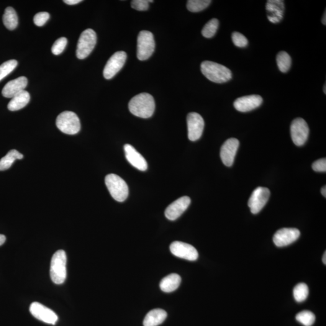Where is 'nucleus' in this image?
Here are the masks:
<instances>
[{
  "instance_id": "nucleus-29",
  "label": "nucleus",
  "mask_w": 326,
  "mask_h": 326,
  "mask_svg": "<svg viewBox=\"0 0 326 326\" xmlns=\"http://www.w3.org/2000/svg\"><path fill=\"white\" fill-rule=\"evenodd\" d=\"M218 27H219V21L218 20L214 19L210 20L202 29V35L207 38L214 37L217 33Z\"/></svg>"
},
{
  "instance_id": "nucleus-24",
  "label": "nucleus",
  "mask_w": 326,
  "mask_h": 326,
  "mask_svg": "<svg viewBox=\"0 0 326 326\" xmlns=\"http://www.w3.org/2000/svg\"><path fill=\"white\" fill-rule=\"evenodd\" d=\"M2 22L7 29L13 30L16 29L19 24V19H18L16 11L13 7H8L5 9L3 17H2Z\"/></svg>"
},
{
  "instance_id": "nucleus-17",
  "label": "nucleus",
  "mask_w": 326,
  "mask_h": 326,
  "mask_svg": "<svg viewBox=\"0 0 326 326\" xmlns=\"http://www.w3.org/2000/svg\"><path fill=\"white\" fill-rule=\"evenodd\" d=\"M191 202V199L189 197H181L167 207L165 210L166 217L170 220L178 219L186 211Z\"/></svg>"
},
{
  "instance_id": "nucleus-4",
  "label": "nucleus",
  "mask_w": 326,
  "mask_h": 326,
  "mask_svg": "<svg viewBox=\"0 0 326 326\" xmlns=\"http://www.w3.org/2000/svg\"><path fill=\"white\" fill-rule=\"evenodd\" d=\"M105 184L113 198L118 202H123L129 194V189L126 182L115 174H109L105 177Z\"/></svg>"
},
{
  "instance_id": "nucleus-22",
  "label": "nucleus",
  "mask_w": 326,
  "mask_h": 326,
  "mask_svg": "<svg viewBox=\"0 0 326 326\" xmlns=\"http://www.w3.org/2000/svg\"><path fill=\"white\" fill-rule=\"evenodd\" d=\"M30 96L29 92L24 90L12 97L7 105L10 111H15L23 109L29 104Z\"/></svg>"
},
{
  "instance_id": "nucleus-19",
  "label": "nucleus",
  "mask_w": 326,
  "mask_h": 326,
  "mask_svg": "<svg viewBox=\"0 0 326 326\" xmlns=\"http://www.w3.org/2000/svg\"><path fill=\"white\" fill-rule=\"evenodd\" d=\"M126 158L133 167L141 171L148 169V163L145 158L136 151L132 146L127 144L124 146Z\"/></svg>"
},
{
  "instance_id": "nucleus-11",
  "label": "nucleus",
  "mask_w": 326,
  "mask_h": 326,
  "mask_svg": "<svg viewBox=\"0 0 326 326\" xmlns=\"http://www.w3.org/2000/svg\"><path fill=\"white\" fill-rule=\"evenodd\" d=\"M187 123L189 139L192 142L199 140L204 130L203 118L196 112H191L187 115Z\"/></svg>"
},
{
  "instance_id": "nucleus-31",
  "label": "nucleus",
  "mask_w": 326,
  "mask_h": 326,
  "mask_svg": "<svg viewBox=\"0 0 326 326\" xmlns=\"http://www.w3.org/2000/svg\"><path fill=\"white\" fill-rule=\"evenodd\" d=\"M18 62L16 60H9L5 62L0 65V81L14 70L17 67Z\"/></svg>"
},
{
  "instance_id": "nucleus-14",
  "label": "nucleus",
  "mask_w": 326,
  "mask_h": 326,
  "mask_svg": "<svg viewBox=\"0 0 326 326\" xmlns=\"http://www.w3.org/2000/svg\"><path fill=\"white\" fill-rule=\"evenodd\" d=\"M300 236V231L297 228H282L274 235L273 241L274 244L278 247H283L296 242Z\"/></svg>"
},
{
  "instance_id": "nucleus-25",
  "label": "nucleus",
  "mask_w": 326,
  "mask_h": 326,
  "mask_svg": "<svg viewBox=\"0 0 326 326\" xmlns=\"http://www.w3.org/2000/svg\"><path fill=\"white\" fill-rule=\"evenodd\" d=\"M22 158L23 155L19 151L15 150L10 151L6 155L0 160V171L7 170L15 160H22Z\"/></svg>"
},
{
  "instance_id": "nucleus-34",
  "label": "nucleus",
  "mask_w": 326,
  "mask_h": 326,
  "mask_svg": "<svg viewBox=\"0 0 326 326\" xmlns=\"http://www.w3.org/2000/svg\"><path fill=\"white\" fill-rule=\"evenodd\" d=\"M50 19V14L48 12H42L36 14L33 19L34 23L38 27H42Z\"/></svg>"
},
{
  "instance_id": "nucleus-35",
  "label": "nucleus",
  "mask_w": 326,
  "mask_h": 326,
  "mask_svg": "<svg viewBox=\"0 0 326 326\" xmlns=\"http://www.w3.org/2000/svg\"><path fill=\"white\" fill-rule=\"evenodd\" d=\"M149 0H133L131 6L133 9L139 11H145L149 9Z\"/></svg>"
},
{
  "instance_id": "nucleus-18",
  "label": "nucleus",
  "mask_w": 326,
  "mask_h": 326,
  "mask_svg": "<svg viewBox=\"0 0 326 326\" xmlns=\"http://www.w3.org/2000/svg\"><path fill=\"white\" fill-rule=\"evenodd\" d=\"M284 10V1L282 0H268L266 5L267 17L269 22L276 24L283 19Z\"/></svg>"
},
{
  "instance_id": "nucleus-1",
  "label": "nucleus",
  "mask_w": 326,
  "mask_h": 326,
  "mask_svg": "<svg viewBox=\"0 0 326 326\" xmlns=\"http://www.w3.org/2000/svg\"><path fill=\"white\" fill-rule=\"evenodd\" d=\"M128 107L133 115L143 119H148L152 117L155 111V101L151 94L145 92L133 97L130 100Z\"/></svg>"
},
{
  "instance_id": "nucleus-12",
  "label": "nucleus",
  "mask_w": 326,
  "mask_h": 326,
  "mask_svg": "<svg viewBox=\"0 0 326 326\" xmlns=\"http://www.w3.org/2000/svg\"><path fill=\"white\" fill-rule=\"evenodd\" d=\"M29 310L31 314L41 322L53 325H55L58 322V317L56 313L40 303H32Z\"/></svg>"
},
{
  "instance_id": "nucleus-2",
  "label": "nucleus",
  "mask_w": 326,
  "mask_h": 326,
  "mask_svg": "<svg viewBox=\"0 0 326 326\" xmlns=\"http://www.w3.org/2000/svg\"><path fill=\"white\" fill-rule=\"evenodd\" d=\"M202 73L210 81L222 84L232 78V71L221 64L205 61L201 64Z\"/></svg>"
},
{
  "instance_id": "nucleus-16",
  "label": "nucleus",
  "mask_w": 326,
  "mask_h": 326,
  "mask_svg": "<svg viewBox=\"0 0 326 326\" xmlns=\"http://www.w3.org/2000/svg\"><path fill=\"white\" fill-rule=\"evenodd\" d=\"M262 102V97L259 95H250L236 99L234 102V107L238 111L246 112L258 109Z\"/></svg>"
},
{
  "instance_id": "nucleus-39",
  "label": "nucleus",
  "mask_w": 326,
  "mask_h": 326,
  "mask_svg": "<svg viewBox=\"0 0 326 326\" xmlns=\"http://www.w3.org/2000/svg\"><path fill=\"white\" fill-rule=\"evenodd\" d=\"M322 194L323 195V196L325 197H326V186L323 187L322 189Z\"/></svg>"
},
{
  "instance_id": "nucleus-41",
  "label": "nucleus",
  "mask_w": 326,
  "mask_h": 326,
  "mask_svg": "<svg viewBox=\"0 0 326 326\" xmlns=\"http://www.w3.org/2000/svg\"><path fill=\"white\" fill-rule=\"evenodd\" d=\"M326 252H325V255H323V263H324L325 265H326Z\"/></svg>"
},
{
  "instance_id": "nucleus-15",
  "label": "nucleus",
  "mask_w": 326,
  "mask_h": 326,
  "mask_svg": "<svg viewBox=\"0 0 326 326\" xmlns=\"http://www.w3.org/2000/svg\"><path fill=\"white\" fill-rule=\"evenodd\" d=\"M239 146V142L235 138L228 139L220 149V158L226 166L230 167L234 163L236 153Z\"/></svg>"
},
{
  "instance_id": "nucleus-9",
  "label": "nucleus",
  "mask_w": 326,
  "mask_h": 326,
  "mask_svg": "<svg viewBox=\"0 0 326 326\" xmlns=\"http://www.w3.org/2000/svg\"><path fill=\"white\" fill-rule=\"evenodd\" d=\"M270 196V191L268 188L259 187L251 194L248 202L253 214H258L268 202Z\"/></svg>"
},
{
  "instance_id": "nucleus-21",
  "label": "nucleus",
  "mask_w": 326,
  "mask_h": 326,
  "mask_svg": "<svg viewBox=\"0 0 326 326\" xmlns=\"http://www.w3.org/2000/svg\"><path fill=\"white\" fill-rule=\"evenodd\" d=\"M168 316L165 310L155 309L149 312L143 321L144 326H157L161 324Z\"/></svg>"
},
{
  "instance_id": "nucleus-6",
  "label": "nucleus",
  "mask_w": 326,
  "mask_h": 326,
  "mask_svg": "<svg viewBox=\"0 0 326 326\" xmlns=\"http://www.w3.org/2000/svg\"><path fill=\"white\" fill-rule=\"evenodd\" d=\"M153 35L149 31H141L137 38V58L140 61L147 60L155 50Z\"/></svg>"
},
{
  "instance_id": "nucleus-36",
  "label": "nucleus",
  "mask_w": 326,
  "mask_h": 326,
  "mask_svg": "<svg viewBox=\"0 0 326 326\" xmlns=\"http://www.w3.org/2000/svg\"><path fill=\"white\" fill-rule=\"evenodd\" d=\"M312 169L315 172L318 173H326V159L322 158L315 161L312 164Z\"/></svg>"
},
{
  "instance_id": "nucleus-32",
  "label": "nucleus",
  "mask_w": 326,
  "mask_h": 326,
  "mask_svg": "<svg viewBox=\"0 0 326 326\" xmlns=\"http://www.w3.org/2000/svg\"><path fill=\"white\" fill-rule=\"evenodd\" d=\"M66 44H67V39L65 37H62L56 40L51 48L53 55H60L65 49Z\"/></svg>"
},
{
  "instance_id": "nucleus-40",
  "label": "nucleus",
  "mask_w": 326,
  "mask_h": 326,
  "mask_svg": "<svg viewBox=\"0 0 326 326\" xmlns=\"http://www.w3.org/2000/svg\"><path fill=\"white\" fill-rule=\"evenodd\" d=\"M322 23L324 25H326V12L325 11L324 15L322 19Z\"/></svg>"
},
{
  "instance_id": "nucleus-20",
  "label": "nucleus",
  "mask_w": 326,
  "mask_h": 326,
  "mask_svg": "<svg viewBox=\"0 0 326 326\" xmlns=\"http://www.w3.org/2000/svg\"><path fill=\"white\" fill-rule=\"evenodd\" d=\"M27 83V79L24 76L20 77L14 80L9 81L2 89V96L6 98H12L21 92L24 91L26 88Z\"/></svg>"
},
{
  "instance_id": "nucleus-5",
  "label": "nucleus",
  "mask_w": 326,
  "mask_h": 326,
  "mask_svg": "<svg viewBox=\"0 0 326 326\" xmlns=\"http://www.w3.org/2000/svg\"><path fill=\"white\" fill-rule=\"evenodd\" d=\"M59 130L66 134L74 135L81 130V122L78 115L71 111H64L58 115L56 122Z\"/></svg>"
},
{
  "instance_id": "nucleus-38",
  "label": "nucleus",
  "mask_w": 326,
  "mask_h": 326,
  "mask_svg": "<svg viewBox=\"0 0 326 326\" xmlns=\"http://www.w3.org/2000/svg\"><path fill=\"white\" fill-rule=\"evenodd\" d=\"M6 236L0 234V246L3 245L4 242H6Z\"/></svg>"
},
{
  "instance_id": "nucleus-37",
  "label": "nucleus",
  "mask_w": 326,
  "mask_h": 326,
  "mask_svg": "<svg viewBox=\"0 0 326 326\" xmlns=\"http://www.w3.org/2000/svg\"><path fill=\"white\" fill-rule=\"evenodd\" d=\"M82 0H64V2L68 5H75L82 2Z\"/></svg>"
},
{
  "instance_id": "nucleus-3",
  "label": "nucleus",
  "mask_w": 326,
  "mask_h": 326,
  "mask_svg": "<svg viewBox=\"0 0 326 326\" xmlns=\"http://www.w3.org/2000/svg\"><path fill=\"white\" fill-rule=\"evenodd\" d=\"M66 256L64 250H58L54 254L50 263V277L56 284H61L66 277Z\"/></svg>"
},
{
  "instance_id": "nucleus-7",
  "label": "nucleus",
  "mask_w": 326,
  "mask_h": 326,
  "mask_svg": "<svg viewBox=\"0 0 326 326\" xmlns=\"http://www.w3.org/2000/svg\"><path fill=\"white\" fill-rule=\"evenodd\" d=\"M97 42L96 32L91 29L84 30L79 37L76 56L79 60L88 57L93 50Z\"/></svg>"
},
{
  "instance_id": "nucleus-13",
  "label": "nucleus",
  "mask_w": 326,
  "mask_h": 326,
  "mask_svg": "<svg viewBox=\"0 0 326 326\" xmlns=\"http://www.w3.org/2000/svg\"><path fill=\"white\" fill-rule=\"evenodd\" d=\"M170 250L174 256L187 261H195L198 258V253L194 246L179 241L172 243Z\"/></svg>"
},
{
  "instance_id": "nucleus-42",
  "label": "nucleus",
  "mask_w": 326,
  "mask_h": 326,
  "mask_svg": "<svg viewBox=\"0 0 326 326\" xmlns=\"http://www.w3.org/2000/svg\"><path fill=\"white\" fill-rule=\"evenodd\" d=\"M326 84H325V87H324V92H325V94H326Z\"/></svg>"
},
{
  "instance_id": "nucleus-10",
  "label": "nucleus",
  "mask_w": 326,
  "mask_h": 326,
  "mask_svg": "<svg viewBox=\"0 0 326 326\" xmlns=\"http://www.w3.org/2000/svg\"><path fill=\"white\" fill-rule=\"evenodd\" d=\"M127 55L125 51L115 53L108 61L104 70V76L106 79H111L116 75L118 72L124 66Z\"/></svg>"
},
{
  "instance_id": "nucleus-8",
  "label": "nucleus",
  "mask_w": 326,
  "mask_h": 326,
  "mask_svg": "<svg viewBox=\"0 0 326 326\" xmlns=\"http://www.w3.org/2000/svg\"><path fill=\"white\" fill-rule=\"evenodd\" d=\"M309 134V128L307 123L302 118H297L292 121L291 125L292 140L297 146L304 145Z\"/></svg>"
},
{
  "instance_id": "nucleus-30",
  "label": "nucleus",
  "mask_w": 326,
  "mask_h": 326,
  "mask_svg": "<svg viewBox=\"0 0 326 326\" xmlns=\"http://www.w3.org/2000/svg\"><path fill=\"white\" fill-rule=\"evenodd\" d=\"M296 320L304 326H311L315 323V316L312 312L304 310L296 315Z\"/></svg>"
},
{
  "instance_id": "nucleus-28",
  "label": "nucleus",
  "mask_w": 326,
  "mask_h": 326,
  "mask_svg": "<svg viewBox=\"0 0 326 326\" xmlns=\"http://www.w3.org/2000/svg\"><path fill=\"white\" fill-rule=\"evenodd\" d=\"M211 2L210 0H189L187 3V9L192 12H201L206 9Z\"/></svg>"
},
{
  "instance_id": "nucleus-23",
  "label": "nucleus",
  "mask_w": 326,
  "mask_h": 326,
  "mask_svg": "<svg viewBox=\"0 0 326 326\" xmlns=\"http://www.w3.org/2000/svg\"><path fill=\"white\" fill-rule=\"evenodd\" d=\"M181 282V278L178 274H169L161 280L160 287L161 291L169 293V292L175 291L180 284Z\"/></svg>"
},
{
  "instance_id": "nucleus-33",
  "label": "nucleus",
  "mask_w": 326,
  "mask_h": 326,
  "mask_svg": "<svg viewBox=\"0 0 326 326\" xmlns=\"http://www.w3.org/2000/svg\"><path fill=\"white\" fill-rule=\"evenodd\" d=\"M232 41L236 47L243 48L247 46L248 41L244 35L242 33L238 32H235L232 34Z\"/></svg>"
},
{
  "instance_id": "nucleus-27",
  "label": "nucleus",
  "mask_w": 326,
  "mask_h": 326,
  "mask_svg": "<svg viewBox=\"0 0 326 326\" xmlns=\"http://www.w3.org/2000/svg\"><path fill=\"white\" fill-rule=\"evenodd\" d=\"M293 294L296 301L298 303H302L306 300L309 295V288L306 284H298L294 287Z\"/></svg>"
},
{
  "instance_id": "nucleus-26",
  "label": "nucleus",
  "mask_w": 326,
  "mask_h": 326,
  "mask_svg": "<svg viewBox=\"0 0 326 326\" xmlns=\"http://www.w3.org/2000/svg\"><path fill=\"white\" fill-rule=\"evenodd\" d=\"M292 60L291 56L286 51H281L277 56V64L280 71L282 73H286L291 66Z\"/></svg>"
}]
</instances>
